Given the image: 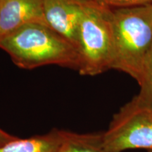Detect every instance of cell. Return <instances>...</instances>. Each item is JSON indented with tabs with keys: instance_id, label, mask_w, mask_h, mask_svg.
<instances>
[{
	"instance_id": "6da1fadb",
	"label": "cell",
	"mask_w": 152,
	"mask_h": 152,
	"mask_svg": "<svg viewBox=\"0 0 152 152\" xmlns=\"http://www.w3.org/2000/svg\"><path fill=\"white\" fill-rule=\"evenodd\" d=\"M0 48L24 69L54 64L78 71L77 51L47 24L30 23L18 28L0 38Z\"/></svg>"
},
{
	"instance_id": "7a4b0ae2",
	"label": "cell",
	"mask_w": 152,
	"mask_h": 152,
	"mask_svg": "<svg viewBox=\"0 0 152 152\" xmlns=\"http://www.w3.org/2000/svg\"><path fill=\"white\" fill-rule=\"evenodd\" d=\"M112 9L116 69L139 83L152 46V4Z\"/></svg>"
},
{
	"instance_id": "3957f363",
	"label": "cell",
	"mask_w": 152,
	"mask_h": 152,
	"mask_svg": "<svg viewBox=\"0 0 152 152\" xmlns=\"http://www.w3.org/2000/svg\"><path fill=\"white\" fill-rule=\"evenodd\" d=\"M77 52L80 75L94 76L112 69L114 37L111 8L98 3L83 4Z\"/></svg>"
},
{
	"instance_id": "277c9868",
	"label": "cell",
	"mask_w": 152,
	"mask_h": 152,
	"mask_svg": "<svg viewBox=\"0 0 152 152\" xmlns=\"http://www.w3.org/2000/svg\"><path fill=\"white\" fill-rule=\"evenodd\" d=\"M102 137L109 152L137 149L152 152V111L139 106L132 99L113 115Z\"/></svg>"
},
{
	"instance_id": "5b68a950",
	"label": "cell",
	"mask_w": 152,
	"mask_h": 152,
	"mask_svg": "<svg viewBox=\"0 0 152 152\" xmlns=\"http://www.w3.org/2000/svg\"><path fill=\"white\" fill-rule=\"evenodd\" d=\"M43 5L46 23L77 51L83 4L75 0H43Z\"/></svg>"
},
{
	"instance_id": "8992f818",
	"label": "cell",
	"mask_w": 152,
	"mask_h": 152,
	"mask_svg": "<svg viewBox=\"0 0 152 152\" xmlns=\"http://www.w3.org/2000/svg\"><path fill=\"white\" fill-rule=\"evenodd\" d=\"M30 23H46L43 0H0V38Z\"/></svg>"
},
{
	"instance_id": "52a82bcc",
	"label": "cell",
	"mask_w": 152,
	"mask_h": 152,
	"mask_svg": "<svg viewBox=\"0 0 152 152\" xmlns=\"http://www.w3.org/2000/svg\"><path fill=\"white\" fill-rule=\"evenodd\" d=\"M61 142L60 130L27 139L16 138L0 146V152H58Z\"/></svg>"
},
{
	"instance_id": "ba28073f",
	"label": "cell",
	"mask_w": 152,
	"mask_h": 152,
	"mask_svg": "<svg viewBox=\"0 0 152 152\" xmlns=\"http://www.w3.org/2000/svg\"><path fill=\"white\" fill-rule=\"evenodd\" d=\"M58 152H109L104 147L102 133L77 134L60 130Z\"/></svg>"
},
{
	"instance_id": "9c48e42d",
	"label": "cell",
	"mask_w": 152,
	"mask_h": 152,
	"mask_svg": "<svg viewBox=\"0 0 152 152\" xmlns=\"http://www.w3.org/2000/svg\"><path fill=\"white\" fill-rule=\"evenodd\" d=\"M138 84L140 92L133 99L139 106L152 111V46L144 62L141 80Z\"/></svg>"
},
{
	"instance_id": "30bf717a",
	"label": "cell",
	"mask_w": 152,
	"mask_h": 152,
	"mask_svg": "<svg viewBox=\"0 0 152 152\" xmlns=\"http://www.w3.org/2000/svg\"><path fill=\"white\" fill-rule=\"evenodd\" d=\"M98 4L111 9L127 8L152 4V0H99Z\"/></svg>"
},
{
	"instance_id": "8fae6325",
	"label": "cell",
	"mask_w": 152,
	"mask_h": 152,
	"mask_svg": "<svg viewBox=\"0 0 152 152\" xmlns=\"http://www.w3.org/2000/svg\"><path fill=\"white\" fill-rule=\"evenodd\" d=\"M16 138V137L11 136V134H8L1 129H0V146L3 145L6 143H8V142L15 140Z\"/></svg>"
},
{
	"instance_id": "7c38bea8",
	"label": "cell",
	"mask_w": 152,
	"mask_h": 152,
	"mask_svg": "<svg viewBox=\"0 0 152 152\" xmlns=\"http://www.w3.org/2000/svg\"><path fill=\"white\" fill-rule=\"evenodd\" d=\"M75 1L81 4H88L98 3L99 0H75Z\"/></svg>"
}]
</instances>
